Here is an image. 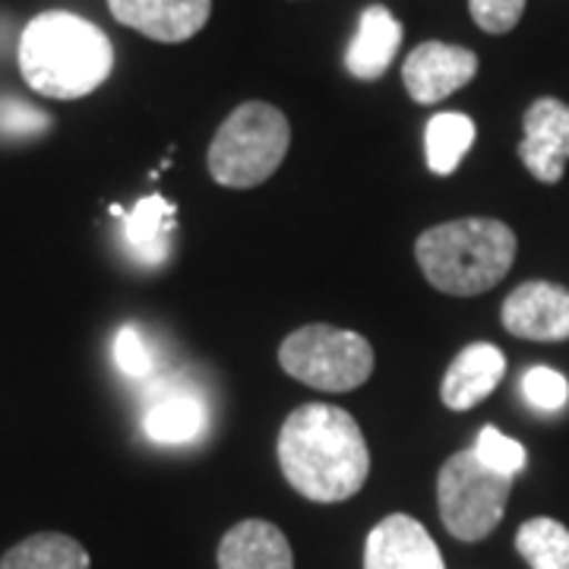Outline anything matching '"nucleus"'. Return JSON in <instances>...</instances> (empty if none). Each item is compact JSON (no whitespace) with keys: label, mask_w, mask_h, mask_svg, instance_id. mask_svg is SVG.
<instances>
[{"label":"nucleus","mask_w":569,"mask_h":569,"mask_svg":"<svg viewBox=\"0 0 569 569\" xmlns=\"http://www.w3.org/2000/svg\"><path fill=\"white\" fill-rule=\"evenodd\" d=\"M279 466L288 485L313 503H342L365 488L370 449L346 408L310 402L279 430Z\"/></svg>","instance_id":"nucleus-1"},{"label":"nucleus","mask_w":569,"mask_h":569,"mask_svg":"<svg viewBox=\"0 0 569 569\" xmlns=\"http://www.w3.org/2000/svg\"><path fill=\"white\" fill-rule=\"evenodd\" d=\"M22 80L32 92L73 102L96 92L114 70V44L96 22L70 10H48L26 22L17 48Z\"/></svg>","instance_id":"nucleus-2"},{"label":"nucleus","mask_w":569,"mask_h":569,"mask_svg":"<svg viewBox=\"0 0 569 569\" xmlns=\"http://www.w3.org/2000/svg\"><path fill=\"white\" fill-rule=\"evenodd\" d=\"M516 234L500 219H456L427 228L415 244L425 279L452 298H475L507 279Z\"/></svg>","instance_id":"nucleus-3"},{"label":"nucleus","mask_w":569,"mask_h":569,"mask_svg":"<svg viewBox=\"0 0 569 569\" xmlns=\"http://www.w3.org/2000/svg\"><path fill=\"white\" fill-rule=\"evenodd\" d=\"M291 123L276 104H238L209 142V174L231 190H250L269 181L288 156Z\"/></svg>","instance_id":"nucleus-4"},{"label":"nucleus","mask_w":569,"mask_h":569,"mask_svg":"<svg viewBox=\"0 0 569 569\" xmlns=\"http://www.w3.org/2000/svg\"><path fill=\"white\" fill-rule=\"evenodd\" d=\"M279 365L288 377L320 392H351L373 373V346L361 332L310 323L284 336Z\"/></svg>","instance_id":"nucleus-5"},{"label":"nucleus","mask_w":569,"mask_h":569,"mask_svg":"<svg viewBox=\"0 0 569 569\" xmlns=\"http://www.w3.org/2000/svg\"><path fill=\"white\" fill-rule=\"evenodd\" d=\"M512 478L488 468L475 449L452 452L437 475L440 519L459 541H485L507 512Z\"/></svg>","instance_id":"nucleus-6"},{"label":"nucleus","mask_w":569,"mask_h":569,"mask_svg":"<svg viewBox=\"0 0 569 569\" xmlns=\"http://www.w3.org/2000/svg\"><path fill=\"white\" fill-rule=\"evenodd\" d=\"M478 73V54L449 41H421L402 63V82L418 104H437L466 89Z\"/></svg>","instance_id":"nucleus-7"},{"label":"nucleus","mask_w":569,"mask_h":569,"mask_svg":"<svg viewBox=\"0 0 569 569\" xmlns=\"http://www.w3.org/2000/svg\"><path fill=\"white\" fill-rule=\"evenodd\" d=\"M503 329L526 342H567L569 288L557 282H522L500 307Z\"/></svg>","instance_id":"nucleus-8"},{"label":"nucleus","mask_w":569,"mask_h":569,"mask_svg":"<svg viewBox=\"0 0 569 569\" xmlns=\"http://www.w3.org/2000/svg\"><path fill=\"white\" fill-rule=\"evenodd\" d=\"M519 159L541 183H560L569 162V104L560 99H535L522 118Z\"/></svg>","instance_id":"nucleus-9"},{"label":"nucleus","mask_w":569,"mask_h":569,"mask_svg":"<svg viewBox=\"0 0 569 569\" xmlns=\"http://www.w3.org/2000/svg\"><path fill=\"white\" fill-rule=\"evenodd\" d=\"M111 17L162 44H181L203 32L212 0H108Z\"/></svg>","instance_id":"nucleus-10"},{"label":"nucleus","mask_w":569,"mask_h":569,"mask_svg":"<svg viewBox=\"0 0 569 569\" xmlns=\"http://www.w3.org/2000/svg\"><path fill=\"white\" fill-rule=\"evenodd\" d=\"M365 569H447V563L418 519L392 512L367 535Z\"/></svg>","instance_id":"nucleus-11"},{"label":"nucleus","mask_w":569,"mask_h":569,"mask_svg":"<svg viewBox=\"0 0 569 569\" xmlns=\"http://www.w3.org/2000/svg\"><path fill=\"white\" fill-rule=\"evenodd\" d=\"M111 216L121 219L123 244L137 263L159 269L171 260V238H174L178 209L168 203L162 193L142 197L133 209L111 206Z\"/></svg>","instance_id":"nucleus-12"},{"label":"nucleus","mask_w":569,"mask_h":569,"mask_svg":"<svg viewBox=\"0 0 569 569\" xmlns=\"http://www.w3.org/2000/svg\"><path fill=\"white\" fill-rule=\"evenodd\" d=\"M402 22L392 17V10L383 3H370L365 7L361 20H358V32L348 44L346 67L355 80L373 82L387 73L399 48H402Z\"/></svg>","instance_id":"nucleus-13"},{"label":"nucleus","mask_w":569,"mask_h":569,"mask_svg":"<svg viewBox=\"0 0 569 569\" xmlns=\"http://www.w3.org/2000/svg\"><path fill=\"white\" fill-rule=\"evenodd\" d=\"M507 377V358L503 351L490 342H475L462 348L456 355V361L449 365L440 399L452 411H468V408L481 406L493 389L500 387V380Z\"/></svg>","instance_id":"nucleus-14"},{"label":"nucleus","mask_w":569,"mask_h":569,"mask_svg":"<svg viewBox=\"0 0 569 569\" xmlns=\"http://www.w3.org/2000/svg\"><path fill=\"white\" fill-rule=\"evenodd\" d=\"M219 569H295V553L282 529L263 519H244L224 531Z\"/></svg>","instance_id":"nucleus-15"},{"label":"nucleus","mask_w":569,"mask_h":569,"mask_svg":"<svg viewBox=\"0 0 569 569\" xmlns=\"http://www.w3.org/2000/svg\"><path fill=\"white\" fill-rule=\"evenodd\" d=\"M206 430V406L190 392H168L142 415V433L152 443L181 447L193 443Z\"/></svg>","instance_id":"nucleus-16"},{"label":"nucleus","mask_w":569,"mask_h":569,"mask_svg":"<svg viewBox=\"0 0 569 569\" xmlns=\"http://www.w3.org/2000/svg\"><path fill=\"white\" fill-rule=\"evenodd\" d=\"M89 553L77 538L61 531H39L0 557V569H89Z\"/></svg>","instance_id":"nucleus-17"},{"label":"nucleus","mask_w":569,"mask_h":569,"mask_svg":"<svg viewBox=\"0 0 569 569\" xmlns=\"http://www.w3.org/2000/svg\"><path fill=\"white\" fill-rule=\"evenodd\" d=\"M475 121L462 114V111H443V114H433L427 121L425 130V152H427V168L440 178L452 174L462 159L468 156L471 142H475Z\"/></svg>","instance_id":"nucleus-18"},{"label":"nucleus","mask_w":569,"mask_h":569,"mask_svg":"<svg viewBox=\"0 0 569 569\" xmlns=\"http://www.w3.org/2000/svg\"><path fill=\"white\" fill-rule=\"evenodd\" d=\"M516 550L531 569H569V529L548 516L529 519L516 531Z\"/></svg>","instance_id":"nucleus-19"},{"label":"nucleus","mask_w":569,"mask_h":569,"mask_svg":"<svg viewBox=\"0 0 569 569\" xmlns=\"http://www.w3.org/2000/svg\"><path fill=\"white\" fill-rule=\"evenodd\" d=\"M475 456L485 462L493 471H500V475H509V478H516L526 462H529V456H526V447L519 443V440H512L507 433H500L497 427H481V433H478V443H475Z\"/></svg>","instance_id":"nucleus-20"},{"label":"nucleus","mask_w":569,"mask_h":569,"mask_svg":"<svg viewBox=\"0 0 569 569\" xmlns=\"http://www.w3.org/2000/svg\"><path fill=\"white\" fill-rule=\"evenodd\" d=\"M522 392L531 406L541 411H560L569 399V383L563 373H557L553 367H531L522 377Z\"/></svg>","instance_id":"nucleus-21"},{"label":"nucleus","mask_w":569,"mask_h":569,"mask_svg":"<svg viewBox=\"0 0 569 569\" xmlns=\"http://www.w3.org/2000/svg\"><path fill=\"white\" fill-rule=\"evenodd\" d=\"M468 13L481 32L507 36L522 20L526 0H468Z\"/></svg>","instance_id":"nucleus-22"},{"label":"nucleus","mask_w":569,"mask_h":569,"mask_svg":"<svg viewBox=\"0 0 569 569\" xmlns=\"http://www.w3.org/2000/svg\"><path fill=\"white\" fill-rule=\"evenodd\" d=\"M114 365L121 367V373H127L130 380H146L152 373L156 358H152V351H149L137 326H123L114 336Z\"/></svg>","instance_id":"nucleus-23"},{"label":"nucleus","mask_w":569,"mask_h":569,"mask_svg":"<svg viewBox=\"0 0 569 569\" xmlns=\"http://www.w3.org/2000/svg\"><path fill=\"white\" fill-rule=\"evenodd\" d=\"M48 127H51V118L44 111H39V108H32V104L26 102H13V99L0 102V130L3 133L32 137V133L48 130Z\"/></svg>","instance_id":"nucleus-24"}]
</instances>
